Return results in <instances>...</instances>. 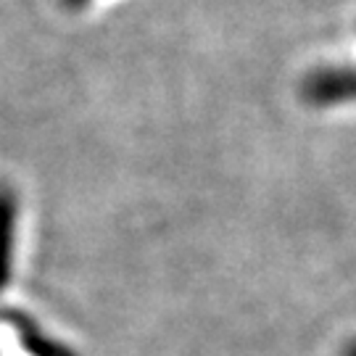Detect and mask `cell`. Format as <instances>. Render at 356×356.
Wrapping results in <instances>:
<instances>
[{
    "instance_id": "1",
    "label": "cell",
    "mask_w": 356,
    "mask_h": 356,
    "mask_svg": "<svg viewBox=\"0 0 356 356\" xmlns=\"http://www.w3.org/2000/svg\"><path fill=\"white\" fill-rule=\"evenodd\" d=\"M306 98L312 103H338L356 98V69H330L306 79Z\"/></svg>"
},
{
    "instance_id": "2",
    "label": "cell",
    "mask_w": 356,
    "mask_h": 356,
    "mask_svg": "<svg viewBox=\"0 0 356 356\" xmlns=\"http://www.w3.org/2000/svg\"><path fill=\"white\" fill-rule=\"evenodd\" d=\"M13 227H16V201L8 191H0V288L11 280Z\"/></svg>"
},
{
    "instance_id": "3",
    "label": "cell",
    "mask_w": 356,
    "mask_h": 356,
    "mask_svg": "<svg viewBox=\"0 0 356 356\" xmlns=\"http://www.w3.org/2000/svg\"><path fill=\"white\" fill-rule=\"evenodd\" d=\"M341 356H356V341H351V343L346 346L343 354H341Z\"/></svg>"
},
{
    "instance_id": "4",
    "label": "cell",
    "mask_w": 356,
    "mask_h": 356,
    "mask_svg": "<svg viewBox=\"0 0 356 356\" xmlns=\"http://www.w3.org/2000/svg\"><path fill=\"white\" fill-rule=\"evenodd\" d=\"M69 3H76V0H69Z\"/></svg>"
}]
</instances>
